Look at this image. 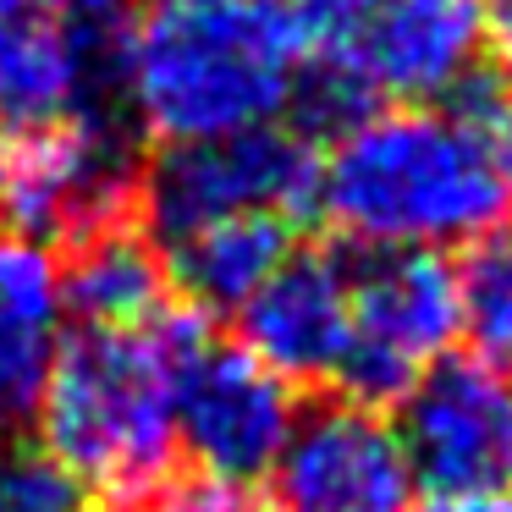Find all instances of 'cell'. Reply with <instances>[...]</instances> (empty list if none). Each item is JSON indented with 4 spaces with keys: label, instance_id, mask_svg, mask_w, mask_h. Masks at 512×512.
<instances>
[{
    "label": "cell",
    "instance_id": "2e32d148",
    "mask_svg": "<svg viewBox=\"0 0 512 512\" xmlns=\"http://www.w3.org/2000/svg\"><path fill=\"white\" fill-rule=\"evenodd\" d=\"M0 512H94V496L45 446L6 441L0 446Z\"/></svg>",
    "mask_w": 512,
    "mask_h": 512
},
{
    "label": "cell",
    "instance_id": "30bf717a",
    "mask_svg": "<svg viewBox=\"0 0 512 512\" xmlns=\"http://www.w3.org/2000/svg\"><path fill=\"white\" fill-rule=\"evenodd\" d=\"M243 347L292 386V380H336L353 320V265L320 248H292L270 281L237 309Z\"/></svg>",
    "mask_w": 512,
    "mask_h": 512
},
{
    "label": "cell",
    "instance_id": "5bb4252c",
    "mask_svg": "<svg viewBox=\"0 0 512 512\" xmlns=\"http://www.w3.org/2000/svg\"><path fill=\"white\" fill-rule=\"evenodd\" d=\"M292 221L287 215H237L215 221L182 243L160 248L171 292L188 298L199 314H232L270 281V270L292 254Z\"/></svg>",
    "mask_w": 512,
    "mask_h": 512
},
{
    "label": "cell",
    "instance_id": "3957f363",
    "mask_svg": "<svg viewBox=\"0 0 512 512\" xmlns=\"http://www.w3.org/2000/svg\"><path fill=\"white\" fill-rule=\"evenodd\" d=\"M133 122L160 144L270 127L298 100L287 0H144L127 50Z\"/></svg>",
    "mask_w": 512,
    "mask_h": 512
},
{
    "label": "cell",
    "instance_id": "d6986e66",
    "mask_svg": "<svg viewBox=\"0 0 512 512\" xmlns=\"http://www.w3.org/2000/svg\"><path fill=\"white\" fill-rule=\"evenodd\" d=\"M419 512H512V490H474V496H430Z\"/></svg>",
    "mask_w": 512,
    "mask_h": 512
},
{
    "label": "cell",
    "instance_id": "6da1fadb",
    "mask_svg": "<svg viewBox=\"0 0 512 512\" xmlns=\"http://www.w3.org/2000/svg\"><path fill=\"white\" fill-rule=\"evenodd\" d=\"M314 210L364 254L479 243L512 221V94L468 78L446 100L336 127L314 166Z\"/></svg>",
    "mask_w": 512,
    "mask_h": 512
},
{
    "label": "cell",
    "instance_id": "9c48e42d",
    "mask_svg": "<svg viewBox=\"0 0 512 512\" xmlns=\"http://www.w3.org/2000/svg\"><path fill=\"white\" fill-rule=\"evenodd\" d=\"M281 512H413V468L375 408L325 402L287 435L276 463Z\"/></svg>",
    "mask_w": 512,
    "mask_h": 512
},
{
    "label": "cell",
    "instance_id": "7c38bea8",
    "mask_svg": "<svg viewBox=\"0 0 512 512\" xmlns=\"http://www.w3.org/2000/svg\"><path fill=\"white\" fill-rule=\"evenodd\" d=\"M78 122V67L61 0H0V138Z\"/></svg>",
    "mask_w": 512,
    "mask_h": 512
},
{
    "label": "cell",
    "instance_id": "8fae6325",
    "mask_svg": "<svg viewBox=\"0 0 512 512\" xmlns=\"http://www.w3.org/2000/svg\"><path fill=\"white\" fill-rule=\"evenodd\" d=\"M61 347L56 259L23 237L0 232V446L39 424L50 364Z\"/></svg>",
    "mask_w": 512,
    "mask_h": 512
},
{
    "label": "cell",
    "instance_id": "e0dca14e",
    "mask_svg": "<svg viewBox=\"0 0 512 512\" xmlns=\"http://www.w3.org/2000/svg\"><path fill=\"white\" fill-rule=\"evenodd\" d=\"M144 512H281L270 496H259L254 485H237V479H177V485H160L144 501Z\"/></svg>",
    "mask_w": 512,
    "mask_h": 512
},
{
    "label": "cell",
    "instance_id": "9a60e30c",
    "mask_svg": "<svg viewBox=\"0 0 512 512\" xmlns=\"http://www.w3.org/2000/svg\"><path fill=\"white\" fill-rule=\"evenodd\" d=\"M452 287L468 358L512 375V221L463 248V265H452Z\"/></svg>",
    "mask_w": 512,
    "mask_h": 512
},
{
    "label": "cell",
    "instance_id": "277c9868",
    "mask_svg": "<svg viewBox=\"0 0 512 512\" xmlns=\"http://www.w3.org/2000/svg\"><path fill=\"white\" fill-rule=\"evenodd\" d=\"M309 127H347L386 105H430L474 78L479 0H287Z\"/></svg>",
    "mask_w": 512,
    "mask_h": 512
},
{
    "label": "cell",
    "instance_id": "8992f818",
    "mask_svg": "<svg viewBox=\"0 0 512 512\" xmlns=\"http://www.w3.org/2000/svg\"><path fill=\"white\" fill-rule=\"evenodd\" d=\"M457 336L452 265L424 248H380L353 265V320L336 386L358 408H391Z\"/></svg>",
    "mask_w": 512,
    "mask_h": 512
},
{
    "label": "cell",
    "instance_id": "5b68a950",
    "mask_svg": "<svg viewBox=\"0 0 512 512\" xmlns=\"http://www.w3.org/2000/svg\"><path fill=\"white\" fill-rule=\"evenodd\" d=\"M314 155L303 127H248L199 144H166L138 166L133 221L155 248L237 215H303L314 204Z\"/></svg>",
    "mask_w": 512,
    "mask_h": 512
},
{
    "label": "cell",
    "instance_id": "52a82bcc",
    "mask_svg": "<svg viewBox=\"0 0 512 512\" xmlns=\"http://www.w3.org/2000/svg\"><path fill=\"white\" fill-rule=\"evenodd\" d=\"M177 446L215 479L276 474L287 435L298 424V402L281 375H270L243 342H215L210 331L193 342L177 369Z\"/></svg>",
    "mask_w": 512,
    "mask_h": 512
},
{
    "label": "cell",
    "instance_id": "ac0fdd59",
    "mask_svg": "<svg viewBox=\"0 0 512 512\" xmlns=\"http://www.w3.org/2000/svg\"><path fill=\"white\" fill-rule=\"evenodd\" d=\"M479 50L496 67V83L512 94V0H479Z\"/></svg>",
    "mask_w": 512,
    "mask_h": 512
},
{
    "label": "cell",
    "instance_id": "7a4b0ae2",
    "mask_svg": "<svg viewBox=\"0 0 512 512\" xmlns=\"http://www.w3.org/2000/svg\"><path fill=\"white\" fill-rule=\"evenodd\" d=\"M204 336V314L171 303L144 325L61 331L39 402L45 452L111 507H138L166 485L177 457V369Z\"/></svg>",
    "mask_w": 512,
    "mask_h": 512
},
{
    "label": "cell",
    "instance_id": "4fadbf2b",
    "mask_svg": "<svg viewBox=\"0 0 512 512\" xmlns=\"http://www.w3.org/2000/svg\"><path fill=\"white\" fill-rule=\"evenodd\" d=\"M61 254H67V265L56 270L61 309L78 314V325H144L171 309L166 259L138 232V221L100 226Z\"/></svg>",
    "mask_w": 512,
    "mask_h": 512
},
{
    "label": "cell",
    "instance_id": "ba28073f",
    "mask_svg": "<svg viewBox=\"0 0 512 512\" xmlns=\"http://www.w3.org/2000/svg\"><path fill=\"white\" fill-rule=\"evenodd\" d=\"M397 408L413 485L430 496L512 490V375L479 358H441Z\"/></svg>",
    "mask_w": 512,
    "mask_h": 512
}]
</instances>
